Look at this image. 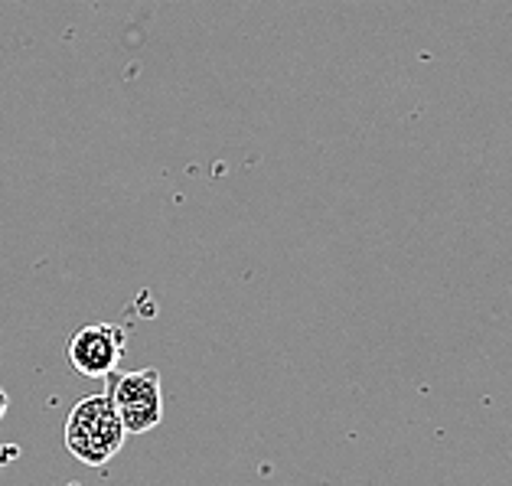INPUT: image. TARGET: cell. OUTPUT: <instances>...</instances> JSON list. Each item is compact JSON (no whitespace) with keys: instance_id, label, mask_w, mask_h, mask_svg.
I'll list each match as a JSON object with an SVG mask.
<instances>
[{"instance_id":"3957f363","label":"cell","mask_w":512,"mask_h":486,"mask_svg":"<svg viewBox=\"0 0 512 486\" xmlns=\"http://www.w3.org/2000/svg\"><path fill=\"white\" fill-rule=\"evenodd\" d=\"M69 363L85 379H108L118 372L124 356V330L115 323H89L72 333L69 340Z\"/></svg>"},{"instance_id":"277c9868","label":"cell","mask_w":512,"mask_h":486,"mask_svg":"<svg viewBox=\"0 0 512 486\" xmlns=\"http://www.w3.org/2000/svg\"><path fill=\"white\" fill-rule=\"evenodd\" d=\"M7 405H10V398L4 389H0V421H4V415H7Z\"/></svg>"},{"instance_id":"7a4b0ae2","label":"cell","mask_w":512,"mask_h":486,"mask_svg":"<svg viewBox=\"0 0 512 486\" xmlns=\"http://www.w3.org/2000/svg\"><path fill=\"white\" fill-rule=\"evenodd\" d=\"M108 395L124 434H147L164 421V385H160L157 369L111 372Z\"/></svg>"},{"instance_id":"6da1fadb","label":"cell","mask_w":512,"mask_h":486,"mask_svg":"<svg viewBox=\"0 0 512 486\" xmlns=\"http://www.w3.org/2000/svg\"><path fill=\"white\" fill-rule=\"evenodd\" d=\"M124 425L118 418L111 395H85L82 402L72 405L66 428H62V441L66 451L85 467H105L124 447Z\"/></svg>"}]
</instances>
